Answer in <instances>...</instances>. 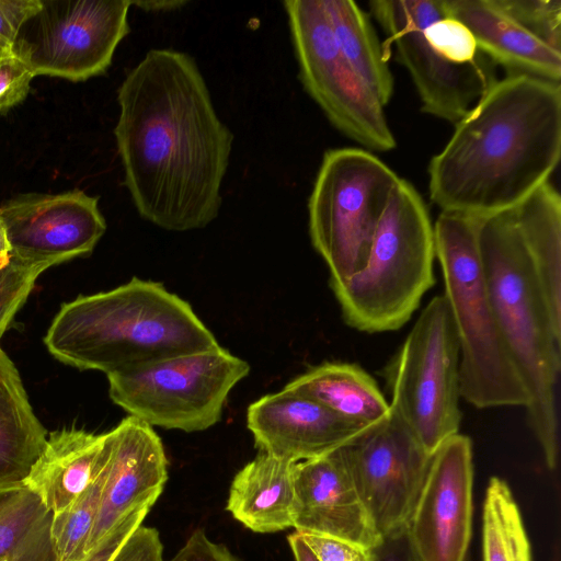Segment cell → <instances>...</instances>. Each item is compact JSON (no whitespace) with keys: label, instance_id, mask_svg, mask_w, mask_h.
Returning <instances> with one entry per match:
<instances>
[{"label":"cell","instance_id":"obj_2","mask_svg":"<svg viewBox=\"0 0 561 561\" xmlns=\"http://www.w3.org/2000/svg\"><path fill=\"white\" fill-rule=\"evenodd\" d=\"M561 157V85L526 75L496 80L428 163L442 211L473 217L517 207Z\"/></svg>","mask_w":561,"mask_h":561},{"label":"cell","instance_id":"obj_12","mask_svg":"<svg viewBox=\"0 0 561 561\" xmlns=\"http://www.w3.org/2000/svg\"><path fill=\"white\" fill-rule=\"evenodd\" d=\"M370 12L409 72L424 113L456 124L496 81L495 64L482 54L455 64L435 50L425 27L446 14L444 0H373Z\"/></svg>","mask_w":561,"mask_h":561},{"label":"cell","instance_id":"obj_35","mask_svg":"<svg viewBox=\"0 0 561 561\" xmlns=\"http://www.w3.org/2000/svg\"><path fill=\"white\" fill-rule=\"evenodd\" d=\"M151 507H139L118 522L81 561H111L130 534L142 524Z\"/></svg>","mask_w":561,"mask_h":561},{"label":"cell","instance_id":"obj_8","mask_svg":"<svg viewBox=\"0 0 561 561\" xmlns=\"http://www.w3.org/2000/svg\"><path fill=\"white\" fill-rule=\"evenodd\" d=\"M382 376L391 412L428 454L459 433L460 348L444 295L426 305Z\"/></svg>","mask_w":561,"mask_h":561},{"label":"cell","instance_id":"obj_30","mask_svg":"<svg viewBox=\"0 0 561 561\" xmlns=\"http://www.w3.org/2000/svg\"><path fill=\"white\" fill-rule=\"evenodd\" d=\"M49 267L11 254L9 261L0 267V339L27 299L37 277Z\"/></svg>","mask_w":561,"mask_h":561},{"label":"cell","instance_id":"obj_29","mask_svg":"<svg viewBox=\"0 0 561 561\" xmlns=\"http://www.w3.org/2000/svg\"><path fill=\"white\" fill-rule=\"evenodd\" d=\"M494 2L536 37L561 50L560 0H494Z\"/></svg>","mask_w":561,"mask_h":561},{"label":"cell","instance_id":"obj_43","mask_svg":"<svg viewBox=\"0 0 561 561\" xmlns=\"http://www.w3.org/2000/svg\"><path fill=\"white\" fill-rule=\"evenodd\" d=\"M9 54H11L10 50L0 44V59H2Z\"/></svg>","mask_w":561,"mask_h":561},{"label":"cell","instance_id":"obj_5","mask_svg":"<svg viewBox=\"0 0 561 561\" xmlns=\"http://www.w3.org/2000/svg\"><path fill=\"white\" fill-rule=\"evenodd\" d=\"M483 217L440 211L434 224L449 311L460 348V393L478 409L524 407L529 394L502 335L479 253Z\"/></svg>","mask_w":561,"mask_h":561},{"label":"cell","instance_id":"obj_22","mask_svg":"<svg viewBox=\"0 0 561 561\" xmlns=\"http://www.w3.org/2000/svg\"><path fill=\"white\" fill-rule=\"evenodd\" d=\"M526 252L553 327L561 333V197L545 182L515 207Z\"/></svg>","mask_w":561,"mask_h":561},{"label":"cell","instance_id":"obj_38","mask_svg":"<svg viewBox=\"0 0 561 561\" xmlns=\"http://www.w3.org/2000/svg\"><path fill=\"white\" fill-rule=\"evenodd\" d=\"M371 561H420L408 527L382 537L371 548Z\"/></svg>","mask_w":561,"mask_h":561},{"label":"cell","instance_id":"obj_11","mask_svg":"<svg viewBox=\"0 0 561 561\" xmlns=\"http://www.w3.org/2000/svg\"><path fill=\"white\" fill-rule=\"evenodd\" d=\"M128 0H41L10 53L35 75L83 81L110 67L129 33Z\"/></svg>","mask_w":561,"mask_h":561},{"label":"cell","instance_id":"obj_27","mask_svg":"<svg viewBox=\"0 0 561 561\" xmlns=\"http://www.w3.org/2000/svg\"><path fill=\"white\" fill-rule=\"evenodd\" d=\"M482 520L483 561H533L519 507L499 477L488 483Z\"/></svg>","mask_w":561,"mask_h":561},{"label":"cell","instance_id":"obj_14","mask_svg":"<svg viewBox=\"0 0 561 561\" xmlns=\"http://www.w3.org/2000/svg\"><path fill=\"white\" fill-rule=\"evenodd\" d=\"M471 439L456 434L433 454L408 524L420 561H465L472 529Z\"/></svg>","mask_w":561,"mask_h":561},{"label":"cell","instance_id":"obj_31","mask_svg":"<svg viewBox=\"0 0 561 561\" xmlns=\"http://www.w3.org/2000/svg\"><path fill=\"white\" fill-rule=\"evenodd\" d=\"M425 36L435 50L455 64L472 62L483 54L471 32L447 14L431 22L425 27Z\"/></svg>","mask_w":561,"mask_h":561},{"label":"cell","instance_id":"obj_16","mask_svg":"<svg viewBox=\"0 0 561 561\" xmlns=\"http://www.w3.org/2000/svg\"><path fill=\"white\" fill-rule=\"evenodd\" d=\"M110 457L88 553L130 512L151 507L168 479V460L153 427L128 415L108 432Z\"/></svg>","mask_w":561,"mask_h":561},{"label":"cell","instance_id":"obj_21","mask_svg":"<svg viewBox=\"0 0 561 561\" xmlns=\"http://www.w3.org/2000/svg\"><path fill=\"white\" fill-rule=\"evenodd\" d=\"M295 463L259 450L234 476L227 511L255 533H276L293 527Z\"/></svg>","mask_w":561,"mask_h":561},{"label":"cell","instance_id":"obj_19","mask_svg":"<svg viewBox=\"0 0 561 561\" xmlns=\"http://www.w3.org/2000/svg\"><path fill=\"white\" fill-rule=\"evenodd\" d=\"M444 5L448 16L471 32L478 48L508 75L560 82L561 50L527 31L494 0H444Z\"/></svg>","mask_w":561,"mask_h":561},{"label":"cell","instance_id":"obj_3","mask_svg":"<svg viewBox=\"0 0 561 561\" xmlns=\"http://www.w3.org/2000/svg\"><path fill=\"white\" fill-rule=\"evenodd\" d=\"M44 343L58 360L106 375L219 346L187 301L137 277L64 304Z\"/></svg>","mask_w":561,"mask_h":561},{"label":"cell","instance_id":"obj_4","mask_svg":"<svg viewBox=\"0 0 561 561\" xmlns=\"http://www.w3.org/2000/svg\"><path fill=\"white\" fill-rule=\"evenodd\" d=\"M478 245L495 316L529 401L527 422L547 467L559 458L556 387L561 333L552 324L517 225L515 208L483 217Z\"/></svg>","mask_w":561,"mask_h":561},{"label":"cell","instance_id":"obj_41","mask_svg":"<svg viewBox=\"0 0 561 561\" xmlns=\"http://www.w3.org/2000/svg\"><path fill=\"white\" fill-rule=\"evenodd\" d=\"M10 244L7 238L5 228L0 219V254H9Z\"/></svg>","mask_w":561,"mask_h":561},{"label":"cell","instance_id":"obj_33","mask_svg":"<svg viewBox=\"0 0 561 561\" xmlns=\"http://www.w3.org/2000/svg\"><path fill=\"white\" fill-rule=\"evenodd\" d=\"M35 75L12 54L0 59V112L22 102Z\"/></svg>","mask_w":561,"mask_h":561},{"label":"cell","instance_id":"obj_20","mask_svg":"<svg viewBox=\"0 0 561 561\" xmlns=\"http://www.w3.org/2000/svg\"><path fill=\"white\" fill-rule=\"evenodd\" d=\"M108 456V432L55 431L47 436L23 483L56 515L89 489L105 467Z\"/></svg>","mask_w":561,"mask_h":561},{"label":"cell","instance_id":"obj_9","mask_svg":"<svg viewBox=\"0 0 561 561\" xmlns=\"http://www.w3.org/2000/svg\"><path fill=\"white\" fill-rule=\"evenodd\" d=\"M250 365L222 346L110 374L112 401L150 426L201 432L217 424Z\"/></svg>","mask_w":561,"mask_h":561},{"label":"cell","instance_id":"obj_17","mask_svg":"<svg viewBox=\"0 0 561 561\" xmlns=\"http://www.w3.org/2000/svg\"><path fill=\"white\" fill-rule=\"evenodd\" d=\"M247 427L260 451L291 462L327 455L368 428L287 387L251 403Z\"/></svg>","mask_w":561,"mask_h":561},{"label":"cell","instance_id":"obj_26","mask_svg":"<svg viewBox=\"0 0 561 561\" xmlns=\"http://www.w3.org/2000/svg\"><path fill=\"white\" fill-rule=\"evenodd\" d=\"M51 520V512L24 483L0 486V559L56 561Z\"/></svg>","mask_w":561,"mask_h":561},{"label":"cell","instance_id":"obj_36","mask_svg":"<svg viewBox=\"0 0 561 561\" xmlns=\"http://www.w3.org/2000/svg\"><path fill=\"white\" fill-rule=\"evenodd\" d=\"M41 7V0H0V44L11 49L22 24Z\"/></svg>","mask_w":561,"mask_h":561},{"label":"cell","instance_id":"obj_15","mask_svg":"<svg viewBox=\"0 0 561 561\" xmlns=\"http://www.w3.org/2000/svg\"><path fill=\"white\" fill-rule=\"evenodd\" d=\"M10 254L50 267L89 254L106 230L98 197L80 190L24 194L0 206Z\"/></svg>","mask_w":561,"mask_h":561},{"label":"cell","instance_id":"obj_18","mask_svg":"<svg viewBox=\"0 0 561 561\" xmlns=\"http://www.w3.org/2000/svg\"><path fill=\"white\" fill-rule=\"evenodd\" d=\"M293 527L375 547L376 531L351 478L340 448L294 466Z\"/></svg>","mask_w":561,"mask_h":561},{"label":"cell","instance_id":"obj_42","mask_svg":"<svg viewBox=\"0 0 561 561\" xmlns=\"http://www.w3.org/2000/svg\"><path fill=\"white\" fill-rule=\"evenodd\" d=\"M10 259L9 254H0V267H2Z\"/></svg>","mask_w":561,"mask_h":561},{"label":"cell","instance_id":"obj_25","mask_svg":"<svg viewBox=\"0 0 561 561\" xmlns=\"http://www.w3.org/2000/svg\"><path fill=\"white\" fill-rule=\"evenodd\" d=\"M321 1L343 57L386 106L393 94V76L369 16L352 0Z\"/></svg>","mask_w":561,"mask_h":561},{"label":"cell","instance_id":"obj_32","mask_svg":"<svg viewBox=\"0 0 561 561\" xmlns=\"http://www.w3.org/2000/svg\"><path fill=\"white\" fill-rule=\"evenodd\" d=\"M317 561H371V549L357 542L314 533H298Z\"/></svg>","mask_w":561,"mask_h":561},{"label":"cell","instance_id":"obj_34","mask_svg":"<svg viewBox=\"0 0 561 561\" xmlns=\"http://www.w3.org/2000/svg\"><path fill=\"white\" fill-rule=\"evenodd\" d=\"M111 561H163V546L158 530L138 526Z\"/></svg>","mask_w":561,"mask_h":561},{"label":"cell","instance_id":"obj_28","mask_svg":"<svg viewBox=\"0 0 561 561\" xmlns=\"http://www.w3.org/2000/svg\"><path fill=\"white\" fill-rule=\"evenodd\" d=\"M106 471L107 462L95 481L78 500L65 511L53 515L50 537L56 561H81L85 557Z\"/></svg>","mask_w":561,"mask_h":561},{"label":"cell","instance_id":"obj_24","mask_svg":"<svg viewBox=\"0 0 561 561\" xmlns=\"http://www.w3.org/2000/svg\"><path fill=\"white\" fill-rule=\"evenodd\" d=\"M285 387L317 401L339 416L369 427L391 414L376 380L357 365L324 363Z\"/></svg>","mask_w":561,"mask_h":561},{"label":"cell","instance_id":"obj_1","mask_svg":"<svg viewBox=\"0 0 561 561\" xmlns=\"http://www.w3.org/2000/svg\"><path fill=\"white\" fill-rule=\"evenodd\" d=\"M114 128L124 183L140 217L184 232L215 220L233 134L219 118L195 59L153 48L118 92Z\"/></svg>","mask_w":561,"mask_h":561},{"label":"cell","instance_id":"obj_23","mask_svg":"<svg viewBox=\"0 0 561 561\" xmlns=\"http://www.w3.org/2000/svg\"><path fill=\"white\" fill-rule=\"evenodd\" d=\"M46 439L20 374L0 346V486L23 483Z\"/></svg>","mask_w":561,"mask_h":561},{"label":"cell","instance_id":"obj_40","mask_svg":"<svg viewBox=\"0 0 561 561\" xmlns=\"http://www.w3.org/2000/svg\"><path fill=\"white\" fill-rule=\"evenodd\" d=\"M133 4L140 7L142 10L146 11H169L173 9H178L181 5L186 4V1H140V2H133Z\"/></svg>","mask_w":561,"mask_h":561},{"label":"cell","instance_id":"obj_39","mask_svg":"<svg viewBox=\"0 0 561 561\" xmlns=\"http://www.w3.org/2000/svg\"><path fill=\"white\" fill-rule=\"evenodd\" d=\"M287 540L296 561H317L297 531L290 534Z\"/></svg>","mask_w":561,"mask_h":561},{"label":"cell","instance_id":"obj_10","mask_svg":"<svg viewBox=\"0 0 561 561\" xmlns=\"http://www.w3.org/2000/svg\"><path fill=\"white\" fill-rule=\"evenodd\" d=\"M284 8L299 80L329 122L366 150L397 146L381 103L343 57L321 0H286Z\"/></svg>","mask_w":561,"mask_h":561},{"label":"cell","instance_id":"obj_37","mask_svg":"<svg viewBox=\"0 0 561 561\" xmlns=\"http://www.w3.org/2000/svg\"><path fill=\"white\" fill-rule=\"evenodd\" d=\"M169 561H239L229 549L211 541L204 530L192 533L185 545Z\"/></svg>","mask_w":561,"mask_h":561},{"label":"cell","instance_id":"obj_13","mask_svg":"<svg viewBox=\"0 0 561 561\" xmlns=\"http://www.w3.org/2000/svg\"><path fill=\"white\" fill-rule=\"evenodd\" d=\"M340 451L378 535L408 527L433 455L392 412Z\"/></svg>","mask_w":561,"mask_h":561},{"label":"cell","instance_id":"obj_44","mask_svg":"<svg viewBox=\"0 0 561 561\" xmlns=\"http://www.w3.org/2000/svg\"><path fill=\"white\" fill-rule=\"evenodd\" d=\"M0 561H9L8 559H0Z\"/></svg>","mask_w":561,"mask_h":561},{"label":"cell","instance_id":"obj_7","mask_svg":"<svg viewBox=\"0 0 561 561\" xmlns=\"http://www.w3.org/2000/svg\"><path fill=\"white\" fill-rule=\"evenodd\" d=\"M400 178L373 152L353 147L323 154L308 201L309 236L341 283L366 264L373 240Z\"/></svg>","mask_w":561,"mask_h":561},{"label":"cell","instance_id":"obj_6","mask_svg":"<svg viewBox=\"0 0 561 561\" xmlns=\"http://www.w3.org/2000/svg\"><path fill=\"white\" fill-rule=\"evenodd\" d=\"M434 225L407 180L394 185L378 224L365 266L330 284L344 322L360 332L399 330L435 284Z\"/></svg>","mask_w":561,"mask_h":561}]
</instances>
